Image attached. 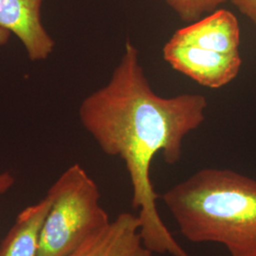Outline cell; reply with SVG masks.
<instances>
[{"label":"cell","mask_w":256,"mask_h":256,"mask_svg":"<svg viewBox=\"0 0 256 256\" xmlns=\"http://www.w3.org/2000/svg\"><path fill=\"white\" fill-rule=\"evenodd\" d=\"M207 100L200 94L164 98L151 88L130 41L110 82L88 96L80 106L82 126L110 156L126 164L132 185V207L142 221V234L156 254L191 256L176 241L162 220L160 198L151 180L155 156L168 164L182 155L183 140L205 120Z\"/></svg>","instance_id":"6da1fadb"},{"label":"cell","mask_w":256,"mask_h":256,"mask_svg":"<svg viewBox=\"0 0 256 256\" xmlns=\"http://www.w3.org/2000/svg\"><path fill=\"white\" fill-rule=\"evenodd\" d=\"M182 234L218 243L230 256H256V180L229 169L206 168L162 196Z\"/></svg>","instance_id":"7a4b0ae2"},{"label":"cell","mask_w":256,"mask_h":256,"mask_svg":"<svg viewBox=\"0 0 256 256\" xmlns=\"http://www.w3.org/2000/svg\"><path fill=\"white\" fill-rule=\"evenodd\" d=\"M48 192L52 202L38 256H68L110 222L97 184L81 165L66 169Z\"/></svg>","instance_id":"3957f363"},{"label":"cell","mask_w":256,"mask_h":256,"mask_svg":"<svg viewBox=\"0 0 256 256\" xmlns=\"http://www.w3.org/2000/svg\"><path fill=\"white\" fill-rule=\"evenodd\" d=\"M162 54L174 70L209 88H220L232 82L242 64L240 54H224L171 39L164 46Z\"/></svg>","instance_id":"277c9868"},{"label":"cell","mask_w":256,"mask_h":256,"mask_svg":"<svg viewBox=\"0 0 256 256\" xmlns=\"http://www.w3.org/2000/svg\"><path fill=\"white\" fill-rule=\"evenodd\" d=\"M43 0H0V28L14 34L32 61L46 60L54 40L41 20Z\"/></svg>","instance_id":"5b68a950"},{"label":"cell","mask_w":256,"mask_h":256,"mask_svg":"<svg viewBox=\"0 0 256 256\" xmlns=\"http://www.w3.org/2000/svg\"><path fill=\"white\" fill-rule=\"evenodd\" d=\"M142 234V221L132 212L119 216L88 238L68 256H152Z\"/></svg>","instance_id":"8992f818"},{"label":"cell","mask_w":256,"mask_h":256,"mask_svg":"<svg viewBox=\"0 0 256 256\" xmlns=\"http://www.w3.org/2000/svg\"><path fill=\"white\" fill-rule=\"evenodd\" d=\"M171 40L224 54H239L240 28L232 12L218 10L205 18L180 28Z\"/></svg>","instance_id":"52a82bcc"},{"label":"cell","mask_w":256,"mask_h":256,"mask_svg":"<svg viewBox=\"0 0 256 256\" xmlns=\"http://www.w3.org/2000/svg\"><path fill=\"white\" fill-rule=\"evenodd\" d=\"M52 202L48 192L41 202L19 214L0 247V256H38L42 228Z\"/></svg>","instance_id":"ba28073f"},{"label":"cell","mask_w":256,"mask_h":256,"mask_svg":"<svg viewBox=\"0 0 256 256\" xmlns=\"http://www.w3.org/2000/svg\"><path fill=\"white\" fill-rule=\"evenodd\" d=\"M174 10L182 20L194 23L200 20L203 14L214 12L220 4L228 0H164Z\"/></svg>","instance_id":"9c48e42d"},{"label":"cell","mask_w":256,"mask_h":256,"mask_svg":"<svg viewBox=\"0 0 256 256\" xmlns=\"http://www.w3.org/2000/svg\"><path fill=\"white\" fill-rule=\"evenodd\" d=\"M239 12L256 23V0H230Z\"/></svg>","instance_id":"30bf717a"},{"label":"cell","mask_w":256,"mask_h":256,"mask_svg":"<svg viewBox=\"0 0 256 256\" xmlns=\"http://www.w3.org/2000/svg\"><path fill=\"white\" fill-rule=\"evenodd\" d=\"M14 183V176L9 172L0 174V196L7 192Z\"/></svg>","instance_id":"8fae6325"},{"label":"cell","mask_w":256,"mask_h":256,"mask_svg":"<svg viewBox=\"0 0 256 256\" xmlns=\"http://www.w3.org/2000/svg\"><path fill=\"white\" fill-rule=\"evenodd\" d=\"M10 34L9 32L0 28V46L6 45L9 42Z\"/></svg>","instance_id":"7c38bea8"},{"label":"cell","mask_w":256,"mask_h":256,"mask_svg":"<svg viewBox=\"0 0 256 256\" xmlns=\"http://www.w3.org/2000/svg\"></svg>","instance_id":"4fadbf2b"}]
</instances>
